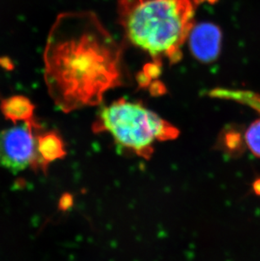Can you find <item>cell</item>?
I'll use <instances>...</instances> for the list:
<instances>
[{
    "label": "cell",
    "instance_id": "7",
    "mask_svg": "<svg viewBox=\"0 0 260 261\" xmlns=\"http://www.w3.org/2000/svg\"><path fill=\"white\" fill-rule=\"evenodd\" d=\"M0 109L5 118L14 123L19 121L25 123L33 122L34 104L25 96L16 95L3 99Z\"/></svg>",
    "mask_w": 260,
    "mask_h": 261
},
{
    "label": "cell",
    "instance_id": "3",
    "mask_svg": "<svg viewBox=\"0 0 260 261\" xmlns=\"http://www.w3.org/2000/svg\"><path fill=\"white\" fill-rule=\"evenodd\" d=\"M92 128L95 133L108 132L123 148L145 159L153 154L155 141L177 138L179 131L142 104L118 99L100 110Z\"/></svg>",
    "mask_w": 260,
    "mask_h": 261
},
{
    "label": "cell",
    "instance_id": "4",
    "mask_svg": "<svg viewBox=\"0 0 260 261\" xmlns=\"http://www.w3.org/2000/svg\"><path fill=\"white\" fill-rule=\"evenodd\" d=\"M33 122L6 128L0 132V166L16 173L29 166L38 168L37 135Z\"/></svg>",
    "mask_w": 260,
    "mask_h": 261
},
{
    "label": "cell",
    "instance_id": "10",
    "mask_svg": "<svg viewBox=\"0 0 260 261\" xmlns=\"http://www.w3.org/2000/svg\"><path fill=\"white\" fill-rule=\"evenodd\" d=\"M225 142H226V145L228 149H231V150H235L236 146H238L239 143H240V137L238 133L235 132H231V133L226 134L225 136Z\"/></svg>",
    "mask_w": 260,
    "mask_h": 261
},
{
    "label": "cell",
    "instance_id": "1",
    "mask_svg": "<svg viewBox=\"0 0 260 261\" xmlns=\"http://www.w3.org/2000/svg\"><path fill=\"white\" fill-rule=\"evenodd\" d=\"M122 47L91 11L62 13L50 29L43 54L44 80L64 113L101 104L122 84Z\"/></svg>",
    "mask_w": 260,
    "mask_h": 261
},
{
    "label": "cell",
    "instance_id": "11",
    "mask_svg": "<svg viewBox=\"0 0 260 261\" xmlns=\"http://www.w3.org/2000/svg\"><path fill=\"white\" fill-rule=\"evenodd\" d=\"M73 204V198L70 195H64L62 196L59 201V208L63 211H66Z\"/></svg>",
    "mask_w": 260,
    "mask_h": 261
},
{
    "label": "cell",
    "instance_id": "12",
    "mask_svg": "<svg viewBox=\"0 0 260 261\" xmlns=\"http://www.w3.org/2000/svg\"><path fill=\"white\" fill-rule=\"evenodd\" d=\"M253 190L254 192L258 195H260V178L256 180L255 182H253Z\"/></svg>",
    "mask_w": 260,
    "mask_h": 261
},
{
    "label": "cell",
    "instance_id": "9",
    "mask_svg": "<svg viewBox=\"0 0 260 261\" xmlns=\"http://www.w3.org/2000/svg\"><path fill=\"white\" fill-rule=\"evenodd\" d=\"M245 141L251 152L260 158V118L248 127L246 131Z\"/></svg>",
    "mask_w": 260,
    "mask_h": 261
},
{
    "label": "cell",
    "instance_id": "8",
    "mask_svg": "<svg viewBox=\"0 0 260 261\" xmlns=\"http://www.w3.org/2000/svg\"><path fill=\"white\" fill-rule=\"evenodd\" d=\"M210 96L215 98L236 101L254 109L260 114V94L254 91L240 89H214L210 92Z\"/></svg>",
    "mask_w": 260,
    "mask_h": 261
},
{
    "label": "cell",
    "instance_id": "6",
    "mask_svg": "<svg viewBox=\"0 0 260 261\" xmlns=\"http://www.w3.org/2000/svg\"><path fill=\"white\" fill-rule=\"evenodd\" d=\"M37 150L38 168L45 172L50 163L66 155L64 142L55 132L37 135Z\"/></svg>",
    "mask_w": 260,
    "mask_h": 261
},
{
    "label": "cell",
    "instance_id": "5",
    "mask_svg": "<svg viewBox=\"0 0 260 261\" xmlns=\"http://www.w3.org/2000/svg\"><path fill=\"white\" fill-rule=\"evenodd\" d=\"M192 55L199 61L210 63L217 59L221 46V32L211 23L194 25L188 40Z\"/></svg>",
    "mask_w": 260,
    "mask_h": 261
},
{
    "label": "cell",
    "instance_id": "2",
    "mask_svg": "<svg viewBox=\"0 0 260 261\" xmlns=\"http://www.w3.org/2000/svg\"><path fill=\"white\" fill-rule=\"evenodd\" d=\"M201 0H118V22L133 45L173 64L194 25Z\"/></svg>",
    "mask_w": 260,
    "mask_h": 261
}]
</instances>
